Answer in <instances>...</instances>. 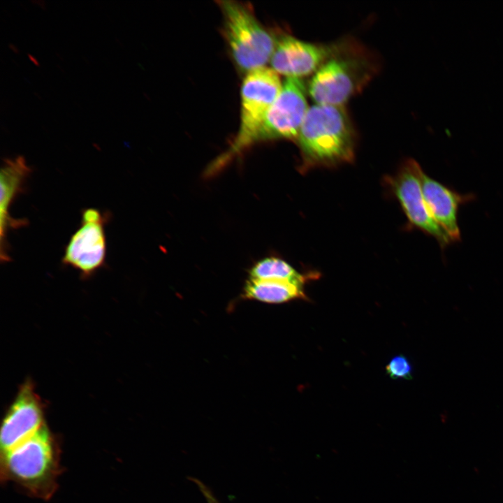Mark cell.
<instances>
[{
  "label": "cell",
  "mask_w": 503,
  "mask_h": 503,
  "mask_svg": "<svg viewBox=\"0 0 503 503\" xmlns=\"http://www.w3.org/2000/svg\"><path fill=\"white\" fill-rule=\"evenodd\" d=\"M296 140L304 172L351 162L354 158L355 133L343 106L309 107Z\"/></svg>",
  "instance_id": "obj_1"
},
{
  "label": "cell",
  "mask_w": 503,
  "mask_h": 503,
  "mask_svg": "<svg viewBox=\"0 0 503 503\" xmlns=\"http://www.w3.org/2000/svg\"><path fill=\"white\" fill-rule=\"evenodd\" d=\"M59 472V447L45 424L1 454V480L12 481L38 498L52 495Z\"/></svg>",
  "instance_id": "obj_2"
},
{
  "label": "cell",
  "mask_w": 503,
  "mask_h": 503,
  "mask_svg": "<svg viewBox=\"0 0 503 503\" xmlns=\"http://www.w3.org/2000/svg\"><path fill=\"white\" fill-rule=\"evenodd\" d=\"M359 50L339 44L334 54L314 73L307 91L316 104L343 106L368 82L374 66Z\"/></svg>",
  "instance_id": "obj_3"
},
{
  "label": "cell",
  "mask_w": 503,
  "mask_h": 503,
  "mask_svg": "<svg viewBox=\"0 0 503 503\" xmlns=\"http://www.w3.org/2000/svg\"><path fill=\"white\" fill-rule=\"evenodd\" d=\"M224 35L237 66L248 73L265 67L277 40L258 21L252 8L235 1H219Z\"/></svg>",
  "instance_id": "obj_4"
},
{
  "label": "cell",
  "mask_w": 503,
  "mask_h": 503,
  "mask_svg": "<svg viewBox=\"0 0 503 503\" xmlns=\"http://www.w3.org/2000/svg\"><path fill=\"white\" fill-rule=\"evenodd\" d=\"M282 87L278 73L263 67L248 73L241 88L239 131L230 149L218 163L224 162L254 143L263 119Z\"/></svg>",
  "instance_id": "obj_5"
},
{
  "label": "cell",
  "mask_w": 503,
  "mask_h": 503,
  "mask_svg": "<svg viewBox=\"0 0 503 503\" xmlns=\"http://www.w3.org/2000/svg\"><path fill=\"white\" fill-rule=\"evenodd\" d=\"M420 164L414 159H407L398 173L386 179L387 184L400 203L409 224L433 237L442 249L452 241L430 215L423 197Z\"/></svg>",
  "instance_id": "obj_6"
},
{
  "label": "cell",
  "mask_w": 503,
  "mask_h": 503,
  "mask_svg": "<svg viewBox=\"0 0 503 503\" xmlns=\"http://www.w3.org/2000/svg\"><path fill=\"white\" fill-rule=\"evenodd\" d=\"M109 219L108 213L92 207L85 209L79 228L65 247L62 263L78 270L83 277H89L100 269L105 262V226Z\"/></svg>",
  "instance_id": "obj_7"
},
{
  "label": "cell",
  "mask_w": 503,
  "mask_h": 503,
  "mask_svg": "<svg viewBox=\"0 0 503 503\" xmlns=\"http://www.w3.org/2000/svg\"><path fill=\"white\" fill-rule=\"evenodd\" d=\"M305 89L300 78H287L268 111L254 143L270 140L297 139L309 109Z\"/></svg>",
  "instance_id": "obj_8"
},
{
  "label": "cell",
  "mask_w": 503,
  "mask_h": 503,
  "mask_svg": "<svg viewBox=\"0 0 503 503\" xmlns=\"http://www.w3.org/2000/svg\"><path fill=\"white\" fill-rule=\"evenodd\" d=\"M339 44L312 43L285 35L277 40L270 59L272 69L286 78L314 73L336 52Z\"/></svg>",
  "instance_id": "obj_9"
},
{
  "label": "cell",
  "mask_w": 503,
  "mask_h": 503,
  "mask_svg": "<svg viewBox=\"0 0 503 503\" xmlns=\"http://www.w3.org/2000/svg\"><path fill=\"white\" fill-rule=\"evenodd\" d=\"M45 423L38 397L27 381L7 412L0 434L1 454L37 432Z\"/></svg>",
  "instance_id": "obj_10"
},
{
  "label": "cell",
  "mask_w": 503,
  "mask_h": 503,
  "mask_svg": "<svg viewBox=\"0 0 503 503\" xmlns=\"http://www.w3.org/2000/svg\"><path fill=\"white\" fill-rule=\"evenodd\" d=\"M31 169L24 158L6 159L0 171V257L1 263L10 261L7 234L10 229H16L27 224L26 219H14L10 215V207L17 196L24 190V186Z\"/></svg>",
  "instance_id": "obj_11"
},
{
  "label": "cell",
  "mask_w": 503,
  "mask_h": 503,
  "mask_svg": "<svg viewBox=\"0 0 503 503\" xmlns=\"http://www.w3.org/2000/svg\"><path fill=\"white\" fill-rule=\"evenodd\" d=\"M421 187L427 208L451 240H460L458 210L460 205L473 201L474 194H461L428 176L423 170L421 175Z\"/></svg>",
  "instance_id": "obj_12"
},
{
  "label": "cell",
  "mask_w": 503,
  "mask_h": 503,
  "mask_svg": "<svg viewBox=\"0 0 503 503\" xmlns=\"http://www.w3.org/2000/svg\"><path fill=\"white\" fill-rule=\"evenodd\" d=\"M302 286L286 281L249 278L245 285L243 297L266 303H283L305 298Z\"/></svg>",
  "instance_id": "obj_13"
},
{
  "label": "cell",
  "mask_w": 503,
  "mask_h": 503,
  "mask_svg": "<svg viewBox=\"0 0 503 503\" xmlns=\"http://www.w3.org/2000/svg\"><path fill=\"white\" fill-rule=\"evenodd\" d=\"M249 278L292 282L303 286L307 279L286 261L277 257L265 258L257 262L250 270Z\"/></svg>",
  "instance_id": "obj_14"
},
{
  "label": "cell",
  "mask_w": 503,
  "mask_h": 503,
  "mask_svg": "<svg viewBox=\"0 0 503 503\" xmlns=\"http://www.w3.org/2000/svg\"><path fill=\"white\" fill-rule=\"evenodd\" d=\"M386 374L393 379H411L412 367L403 355L393 357L386 367Z\"/></svg>",
  "instance_id": "obj_15"
},
{
  "label": "cell",
  "mask_w": 503,
  "mask_h": 503,
  "mask_svg": "<svg viewBox=\"0 0 503 503\" xmlns=\"http://www.w3.org/2000/svg\"><path fill=\"white\" fill-rule=\"evenodd\" d=\"M196 482L198 483L201 492H203L204 496L205 497L207 503H218L215 497L212 495L210 491L205 487V485L197 480Z\"/></svg>",
  "instance_id": "obj_16"
}]
</instances>
